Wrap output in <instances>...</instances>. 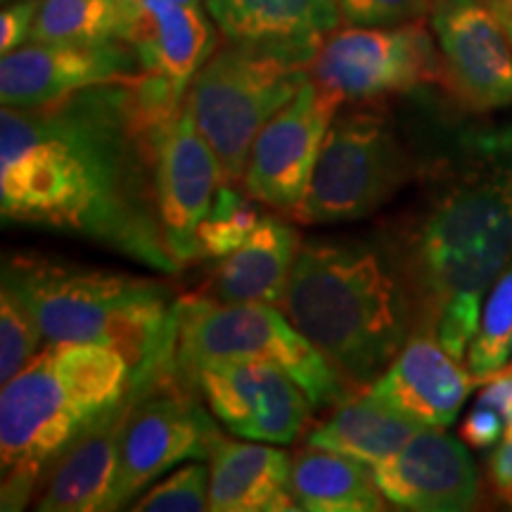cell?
<instances>
[{"mask_svg":"<svg viewBox=\"0 0 512 512\" xmlns=\"http://www.w3.org/2000/svg\"><path fill=\"white\" fill-rule=\"evenodd\" d=\"M41 0H15L0 12V53L8 55L31 41Z\"/></svg>","mask_w":512,"mask_h":512,"instance_id":"31","label":"cell"},{"mask_svg":"<svg viewBox=\"0 0 512 512\" xmlns=\"http://www.w3.org/2000/svg\"><path fill=\"white\" fill-rule=\"evenodd\" d=\"M337 110L339 102L311 79L266 121L254 138L240 181L254 202L299 221L320 147Z\"/></svg>","mask_w":512,"mask_h":512,"instance_id":"11","label":"cell"},{"mask_svg":"<svg viewBox=\"0 0 512 512\" xmlns=\"http://www.w3.org/2000/svg\"><path fill=\"white\" fill-rule=\"evenodd\" d=\"M475 387L470 370H463L432 332L415 330L368 392L425 427H448Z\"/></svg>","mask_w":512,"mask_h":512,"instance_id":"17","label":"cell"},{"mask_svg":"<svg viewBox=\"0 0 512 512\" xmlns=\"http://www.w3.org/2000/svg\"><path fill=\"white\" fill-rule=\"evenodd\" d=\"M188 384L230 434L264 444H292L313 411L297 380L271 361H211Z\"/></svg>","mask_w":512,"mask_h":512,"instance_id":"12","label":"cell"},{"mask_svg":"<svg viewBox=\"0 0 512 512\" xmlns=\"http://www.w3.org/2000/svg\"><path fill=\"white\" fill-rule=\"evenodd\" d=\"M209 510L280 512L297 510L290 494L292 458L264 441L219 437L209 456Z\"/></svg>","mask_w":512,"mask_h":512,"instance_id":"21","label":"cell"},{"mask_svg":"<svg viewBox=\"0 0 512 512\" xmlns=\"http://www.w3.org/2000/svg\"><path fill=\"white\" fill-rule=\"evenodd\" d=\"M510 508H512V505H510Z\"/></svg>","mask_w":512,"mask_h":512,"instance_id":"39","label":"cell"},{"mask_svg":"<svg viewBox=\"0 0 512 512\" xmlns=\"http://www.w3.org/2000/svg\"><path fill=\"white\" fill-rule=\"evenodd\" d=\"M3 3H5V5H8V3H15V0H3Z\"/></svg>","mask_w":512,"mask_h":512,"instance_id":"37","label":"cell"},{"mask_svg":"<svg viewBox=\"0 0 512 512\" xmlns=\"http://www.w3.org/2000/svg\"><path fill=\"white\" fill-rule=\"evenodd\" d=\"M430 24L441 81L467 110L512 105V43L489 0H437Z\"/></svg>","mask_w":512,"mask_h":512,"instance_id":"13","label":"cell"},{"mask_svg":"<svg viewBox=\"0 0 512 512\" xmlns=\"http://www.w3.org/2000/svg\"><path fill=\"white\" fill-rule=\"evenodd\" d=\"M211 361H271L290 373L313 411L335 408L351 389L302 332L273 304H219L207 297L176 302L174 368L183 382Z\"/></svg>","mask_w":512,"mask_h":512,"instance_id":"6","label":"cell"},{"mask_svg":"<svg viewBox=\"0 0 512 512\" xmlns=\"http://www.w3.org/2000/svg\"><path fill=\"white\" fill-rule=\"evenodd\" d=\"M41 325L22 294L3 280L0 292V380L10 382L38 354Z\"/></svg>","mask_w":512,"mask_h":512,"instance_id":"28","label":"cell"},{"mask_svg":"<svg viewBox=\"0 0 512 512\" xmlns=\"http://www.w3.org/2000/svg\"><path fill=\"white\" fill-rule=\"evenodd\" d=\"M512 358V261L486 297L479 330L465 363L477 384H486L510 366Z\"/></svg>","mask_w":512,"mask_h":512,"instance_id":"26","label":"cell"},{"mask_svg":"<svg viewBox=\"0 0 512 512\" xmlns=\"http://www.w3.org/2000/svg\"><path fill=\"white\" fill-rule=\"evenodd\" d=\"M209 413L176 373L133 382L121 432L114 508L131 503L183 460H204L219 441Z\"/></svg>","mask_w":512,"mask_h":512,"instance_id":"9","label":"cell"},{"mask_svg":"<svg viewBox=\"0 0 512 512\" xmlns=\"http://www.w3.org/2000/svg\"><path fill=\"white\" fill-rule=\"evenodd\" d=\"M411 162L380 112L358 110L328 128L299 221L347 223L373 216L408 181Z\"/></svg>","mask_w":512,"mask_h":512,"instance_id":"8","label":"cell"},{"mask_svg":"<svg viewBox=\"0 0 512 512\" xmlns=\"http://www.w3.org/2000/svg\"><path fill=\"white\" fill-rule=\"evenodd\" d=\"M211 467L202 460L183 465L138 498L131 510L143 512H202L209 510Z\"/></svg>","mask_w":512,"mask_h":512,"instance_id":"29","label":"cell"},{"mask_svg":"<svg viewBox=\"0 0 512 512\" xmlns=\"http://www.w3.org/2000/svg\"><path fill=\"white\" fill-rule=\"evenodd\" d=\"M290 494L297 510L309 512H380L387 508V498L368 463L313 444L294 453Z\"/></svg>","mask_w":512,"mask_h":512,"instance_id":"24","label":"cell"},{"mask_svg":"<svg viewBox=\"0 0 512 512\" xmlns=\"http://www.w3.org/2000/svg\"><path fill=\"white\" fill-rule=\"evenodd\" d=\"M318 88L342 102H368L441 81V57L422 22L335 29L311 64Z\"/></svg>","mask_w":512,"mask_h":512,"instance_id":"10","label":"cell"},{"mask_svg":"<svg viewBox=\"0 0 512 512\" xmlns=\"http://www.w3.org/2000/svg\"><path fill=\"white\" fill-rule=\"evenodd\" d=\"M228 43L285 53L313 64L342 22L339 0H204Z\"/></svg>","mask_w":512,"mask_h":512,"instance_id":"18","label":"cell"},{"mask_svg":"<svg viewBox=\"0 0 512 512\" xmlns=\"http://www.w3.org/2000/svg\"><path fill=\"white\" fill-rule=\"evenodd\" d=\"M510 366H512V358H510Z\"/></svg>","mask_w":512,"mask_h":512,"instance_id":"38","label":"cell"},{"mask_svg":"<svg viewBox=\"0 0 512 512\" xmlns=\"http://www.w3.org/2000/svg\"><path fill=\"white\" fill-rule=\"evenodd\" d=\"M413 332L463 363L482 299L512 261V128L465 140L425 176L418 200L382 240Z\"/></svg>","mask_w":512,"mask_h":512,"instance_id":"2","label":"cell"},{"mask_svg":"<svg viewBox=\"0 0 512 512\" xmlns=\"http://www.w3.org/2000/svg\"><path fill=\"white\" fill-rule=\"evenodd\" d=\"M373 475L382 496L399 510L463 512L479 501L475 460L439 427H422L401 451L375 465Z\"/></svg>","mask_w":512,"mask_h":512,"instance_id":"16","label":"cell"},{"mask_svg":"<svg viewBox=\"0 0 512 512\" xmlns=\"http://www.w3.org/2000/svg\"><path fill=\"white\" fill-rule=\"evenodd\" d=\"M3 280L34 311L46 342L117 349L133 366V380L174 366L176 304L162 283L36 256L5 259Z\"/></svg>","mask_w":512,"mask_h":512,"instance_id":"5","label":"cell"},{"mask_svg":"<svg viewBox=\"0 0 512 512\" xmlns=\"http://www.w3.org/2000/svg\"><path fill=\"white\" fill-rule=\"evenodd\" d=\"M140 72L136 50L126 41L100 46L29 41L3 55L0 102L10 110H36L83 88L126 81Z\"/></svg>","mask_w":512,"mask_h":512,"instance_id":"15","label":"cell"},{"mask_svg":"<svg viewBox=\"0 0 512 512\" xmlns=\"http://www.w3.org/2000/svg\"><path fill=\"white\" fill-rule=\"evenodd\" d=\"M491 486L505 503L512 505V437H503L489 458Z\"/></svg>","mask_w":512,"mask_h":512,"instance_id":"33","label":"cell"},{"mask_svg":"<svg viewBox=\"0 0 512 512\" xmlns=\"http://www.w3.org/2000/svg\"><path fill=\"white\" fill-rule=\"evenodd\" d=\"M437 0H339L351 27H399L430 15Z\"/></svg>","mask_w":512,"mask_h":512,"instance_id":"30","label":"cell"},{"mask_svg":"<svg viewBox=\"0 0 512 512\" xmlns=\"http://www.w3.org/2000/svg\"><path fill=\"white\" fill-rule=\"evenodd\" d=\"M128 396L81 432L48 467L36 498L41 512H98L114 508L121 432Z\"/></svg>","mask_w":512,"mask_h":512,"instance_id":"19","label":"cell"},{"mask_svg":"<svg viewBox=\"0 0 512 512\" xmlns=\"http://www.w3.org/2000/svg\"><path fill=\"white\" fill-rule=\"evenodd\" d=\"M505 437H512V411H510V422H508V432H505Z\"/></svg>","mask_w":512,"mask_h":512,"instance_id":"36","label":"cell"},{"mask_svg":"<svg viewBox=\"0 0 512 512\" xmlns=\"http://www.w3.org/2000/svg\"><path fill=\"white\" fill-rule=\"evenodd\" d=\"M508 422L510 420L505 415L475 401L472 411L467 413L463 427H460V437L472 448L498 446L505 437V432H508Z\"/></svg>","mask_w":512,"mask_h":512,"instance_id":"32","label":"cell"},{"mask_svg":"<svg viewBox=\"0 0 512 512\" xmlns=\"http://www.w3.org/2000/svg\"><path fill=\"white\" fill-rule=\"evenodd\" d=\"M164 128V126H162ZM126 81L83 88L36 110L0 112V211L100 242L159 273H178L157 211V133Z\"/></svg>","mask_w":512,"mask_h":512,"instance_id":"1","label":"cell"},{"mask_svg":"<svg viewBox=\"0 0 512 512\" xmlns=\"http://www.w3.org/2000/svg\"><path fill=\"white\" fill-rule=\"evenodd\" d=\"M133 366L105 344L48 342L0 394L3 510L29 503L38 477L95 420L128 396Z\"/></svg>","mask_w":512,"mask_h":512,"instance_id":"4","label":"cell"},{"mask_svg":"<svg viewBox=\"0 0 512 512\" xmlns=\"http://www.w3.org/2000/svg\"><path fill=\"white\" fill-rule=\"evenodd\" d=\"M489 5L494 8L498 19H501L505 34H508L512 43V0H489Z\"/></svg>","mask_w":512,"mask_h":512,"instance_id":"34","label":"cell"},{"mask_svg":"<svg viewBox=\"0 0 512 512\" xmlns=\"http://www.w3.org/2000/svg\"><path fill=\"white\" fill-rule=\"evenodd\" d=\"M247 197L230 185H221L216 190L214 204L197 228L200 259L221 261L245 245L261 221L259 209Z\"/></svg>","mask_w":512,"mask_h":512,"instance_id":"27","label":"cell"},{"mask_svg":"<svg viewBox=\"0 0 512 512\" xmlns=\"http://www.w3.org/2000/svg\"><path fill=\"white\" fill-rule=\"evenodd\" d=\"M299 233L275 216H261L245 245L219 261L204 297L219 304H273L283 299L297 261Z\"/></svg>","mask_w":512,"mask_h":512,"instance_id":"22","label":"cell"},{"mask_svg":"<svg viewBox=\"0 0 512 512\" xmlns=\"http://www.w3.org/2000/svg\"><path fill=\"white\" fill-rule=\"evenodd\" d=\"M131 24V10L121 0H41L31 41L100 46L126 41Z\"/></svg>","mask_w":512,"mask_h":512,"instance_id":"25","label":"cell"},{"mask_svg":"<svg viewBox=\"0 0 512 512\" xmlns=\"http://www.w3.org/2000/svg\"><path fill=\"white\" fill-rule=\"evenodd\" d=\"M226 183L223 166L185 110L157 133L155 192L164 242L178 266L200 259L197 228Z\"/></svg>","mask_w":512,"mask_h":512,"instance_id":"14","label":"cell"},{"mask_svg":"<svg viewBox=\"0 0 512 512\" xmlns=\"http://www.w3.org/2000/svg\"><path fill=\"white\" fill-rule=\"evenodd\" d=\"M121 3H124L126 8L131 10L133 17H136V12H140L143 8H150V5H157V3H190V5H200V0H121Z\"/></svg>","mask_w":512,"mask_h":512,"instance_id":"35","label":"cell"},{"mask_svg":"<svg viewBox=\"0 0 512 512\" xmlns=\"http://www.w3.org/2000/svg\"><path fill=\"white\" fill-rule=\"evenodd\" d=\"M214 19L202 5L157 3L133 17L126 43L136 50L140 69L164 76L181 91L216 50Z\"/></svg>","mask_w":512,"mask_h":512,"instance_id":"20","label":"cell"},{"mask_svg":"<svg viewBox=\"0 0 512 512\" xmlns=\"http://www.w3.org/2000/svg\"><path fill=\"white\" fill-rule=\"evenodd\" d=\"M422 427V422L363 389L335 406L330 418L318 422L306 444L347 453L375 467L401 451Z\"/></svg>","mask_w":512,"mask_h":512,"instance_id":"23","label":"cell"},{"mask_svg":"<svg viewBox=\"0 0 512 512\" xmlns=\"http://www.w3.org/2000/svg\"><path fill=\"white\" fill-rule=\"evenodd\" d=\"M278 309L354 394L392 366L413 332L399 275L384 247L370 242L299 247Z\"/></svg>","mask_w":512,"mask_h":512,"instance_id":"3","label":"cell"},{"mask_svg":"<svg viewBox=\"0 0 512 512\" xmlns=\"http://www.w3.org/2000/svg\"><path fill=\"white\" fill-rule=\"evenodd\" d=\"M311 81V64L275 50L228 43L216 48L185 91V110L238 183L254 138Z\"/></svg>","mask_w":512,"mask_h":512,"instance_id":"7","label":"cell"}]
</instances>
